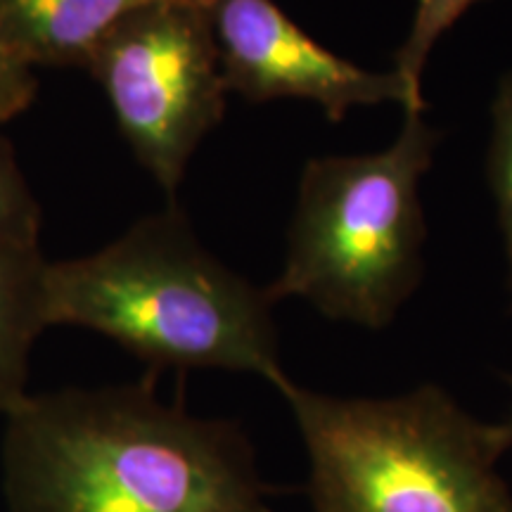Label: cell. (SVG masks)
Instances as JSON below:
<instances>
[{
	"label": "cell",
	"instance_id": "6da1fadb",
	"mask_svg": "<svg viewBox=\"0 0 512 512\" xmlns=\"http://www.w3.org/2000/svg\"><path fill=\"white\" fill-rule=\"evenodd\" d=\"M3 489L8 512H273L245 430L159 401L155 377L27 394Z\"/></svg>",
	"mask_w": 512,
	"mask_h": 512
},
{
	"label": "cell",
	"instance_id": "7a4b0ae2",
	"mask_svg": "<svg viewBox=\"0 0 512 512\" xmlns=\"http://www.w3.org/2000/svg\"><path fill=\"white\" fill-rule=\"evenodd\" d=\"M273 302L214 254L181 209L138 221L100 252L46 266V323L114 339L152 366L219 368L290 380Z\"/></svg>",
	"mask_w": 512,
	"mask_h": 512
},
{
	"label": "cell",
	"instance_id": "3957f363",
	"mask_svg": "<svg viewBox=\"0 0 512 512\" xmlns=\"http://www.w3.org/2000/svg\"><path fill=\"white\" fill-rule=\"evenodd\" d=\"M278 392L309 456L313 512H512L501 422L477 420L439 384L380 399L292 380Z\"/></svg>",
	"mask_w": 512,
	"mask_h": 512
},
{
	"label": "cell",
	"instance_id": "277c9868",
	"mask_svg": "<svg viewBox=\"0 0 512 512\" xmlns=\"http://www.w3.org/2000/svg\"><path fill=\"white\" fill-rule=\"evenodd\" d=\"M439 143L425 112H408L380 152L309 159L268 299H304L325 318L368 330L392 325L422 283L420 183Z\"/></svg>",
	"mask_w": 512,
	"mask_h": 512
},
{
	"label": "cell",
	"instance_id": "5b68a950",
	"mask_svg": "<svg viewBox=\"0 0 512 512\" xmlns=\"http://www.w3.org/2000/svg\"><path fill=\"white\" fill-rule=\"evenodd\" d=\"M83 69L102 86L140 164L174 192L226 114L228 86L209 8L162 3L133 12Z\"/></svg>",
	"mask_w": 512,
	"mask_h": 512
},
{
	"label": "cell",
	"instance_id": "8992f818",
	"mask_svg": "<svg viewBox=\"0 0 512 512\" xmlns=\"http://www.w3.org/2000/svg\"><path fill=\"white\" fill-rule=\"evenodd\" d=\"M211 29L228 93L249 102L309 100L332 124L356 107L425 112L422 88L396 72H370L320 46L275 0H211Z\"/></svg>",
	"mask_w": 512,
	"mask_h": 512
},
{
	"label": "cell",
	"instance_id": "52a82bcc",
	"mask_svg": "<svg viewBox=\"0 0 512 512\" xmlns=\"http://www.w3.org/2000/svg\"><path fill=\"white\" fill-rule=\"evenodd\" d=\"M211 0H0V38L31 67H86L93 50L133 12Z\"/></svg>",
	"mask_w": 512,
	"mask_h": 512
},
{
	"label": "cell",
	"instance_id": "ba28073f",
	"mask_svg": "<svg viewBox=\"0 0 512 512\" xmlns=\"http://www.w3.org/2000/svg\"><path fill=\"white\" fill-rule=\"evenodd\" d=\"M46 266L38 242L0 240V415L27 399L29 351L46 323Z\"/></svg>",
	"mask_w": 512,
	"mask_h": 512
},
{
	"label": "cell",
	"instance_id": "9c48e42d",
	"mask_svg": "<svg viewBox=\"0 0 512 512\" xmlns=\"http://www.w3.org/2000/svg\"><path fill=\"white\" fill-rule=\"evenodd\" d=\"M486 178L496 200L498 226L508 261V292L512 309V69L496 83L491 100V136L486 152Z\"/></svg>",
	"mask_w": 512,
	"mask_h": 512
},
{
	"label": "cell",
	"instance_id": "30bf717a",
	"mask_svg": "<svg viewBox=\"0 0 512 512\" xmlns=\"http://www.w3.org/2000/svg\"><path fill=\"white\" fill-rule=\"evenodd\" d=\"M475 3H482V0H418L411 29L394 53L396 72L422 88V74H425L434 46Z\"/></svg>",
	"mask_w": 512,
	"mask_h": 512
},
{
	"label": "cell",
	"instance_id": "8fae6325",
	"mask_svg": "<svg viewBox=\"0 0 512 512\" xmlns=\"http://www.w3.org/2000/svg\"><path fill=\"white\" fill-rule=\"evenodd\" d=\"M41 211L24 183L8 140L0 136V240L38 242Z\"/></svg>",
	"mask_w": 512,
	"mask_h": 512
},
{
	"label": "cell",
	"instance_id": "7c38bea8",
	"mask_svg": "<svg viewBox=\"0 0 512 512\" xmlns=\"http://www.w3.org/2000/svg\"><path fill=\"white\" fill-rule=\"evenodd\" d=\"M36 88L34 67L0 38V124L27 110L36 98Z\"/></svg>",
	"mask_w": 512,
	"mask_h": 512
},
{
	"label": "cell",
	"instance_id": "4fadbf2b",
	"mask_svg": "<svg viewBox=\"0 0 512 512\" xmlns=\"http://www.w3.org/2000/svg\"><path fill=\"white\" fill-rule=\"evenodd\" d=\"M505 382H508V384H510V389H512V375L505 377ZM501 427H503V434H505V439H508V444H510V448H512V408H510L508 418H505V420L501 422Z\"/></svg>",
	"mask_w": 512,
	"mask_h": 512
}]
</instances>
